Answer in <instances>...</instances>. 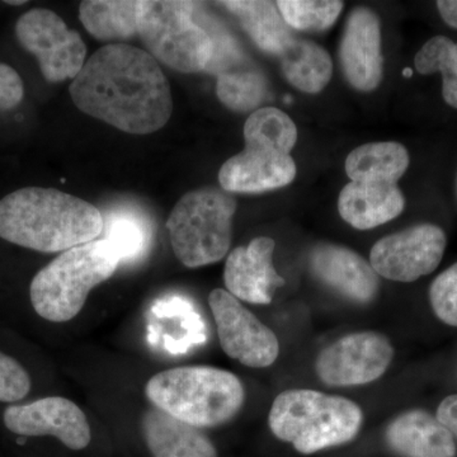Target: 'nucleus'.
I'll list each match as a JSON object with an SVG mask.
<instances>
[{
  "label": "nucleus",
  "mask_w": 457,
  "mask_h": 457,
  "mask_svg": "<svg viewBox=\"0 0 457 457\" xmlns=\"http://www.w3.org/2000/svg\"><path fill=\"white\" fill-rule=\"evenodd\" d=\"M69 93L82 112L128 134L161 130L173 112L170 82L158 62L126 44L96 51Z\"/></svg>",
  "instance_id": "f257e3e1"
},
{
  "label": "nucleus",
  "mask_w": 457,
  "mask_h": 457,
  "mask_svg": "<svg viewBox=\"0 0 457 457\" xmlns=\"http://www.w3.org/2000/svg\"><path fill=\"white\" fill-rule=\"evenodd\" d=\"M104 228L97 207L59 189L21 188L0 200V237L32 251L62 253L97 239Z\"/></svg>",
  "instance_id": "f03ea898"
},
{
  "label": "nucleus",
  "mask_w": 457,
  "mask_h": 457,
  "mask_svg": "<svg viewBox=\"0 0 457 457\" xmlns=\"http://www.w3.org/2000/svg\"><path fill=\"white\" fill-rule=\"evenodd\" d=\"M145 394L154 407L200 429L233 420L245 400L242 381L212 366L165 370L147 381Z\"/></svg>",
  "instance_id": "7ed1b4c3"
},
{
  "label": "nucleus",
  "mask_w": 457,
  "mask_h": 457,
  "mask_svg": "<svg viewBox=\"0 0 457 457\" xmlns=\"http://www.w3.org/2000/svg\"><path fill=\"white\" fill-rule=\"evenodd\" d=\"M356 403L308 389L286 390L270 411V431L303 455L347 444L362 426Z\"/></svg>",
  "instance_id": "20e7f679"
},
{
  "label": "nucleus",
  "mask_w": 457,
  "mask_h": 457,
  "mask_svg": "<svg viewBox=\"0 0 457 457\" xmlns=\"http://www.w3.org/2000/svg\"><path fill=\"white\" fill-rule=\"evenodd\" d=\"M119 255L106 239L62 252L38 270L29 286L35 312L54 323H65L82 312L90 291L116 272Z\"/></svg>",
  "instance_id": "39448f33"
},
{
  "label": "nucleus",
  "mask_w": 457,
  "mask_h": 457,
  "mask_svg": "<svg viewBox=\"0 0 457 457\" xmlns=\"http://www.w3.org/2000/svg\"><path fill=\"white\" fill-rule=\"evenodd\" d=\"M237 200L222 188H198L180 198L167 221L174 254L188 269L209 266L228 254Z\"/></svg>",
  "instance_id": "423d86ee"
},
{
  "label": "nucleus",
  "mask_w": 457,
  "mask_h": 457,
  "mask_svg": "<svg viewBox=\"0 0 457 457\" xmlns=\"http://www.w3.org/2000/svg\"><path fill=\"white\" fill-rule=\"evenodd\" d=\"M197 3L143 0L139 36L150 55L180 73L206 71L212 56L209 32L195 18Z\"/></svg>",
  "instance_id": "0eeeda50"
},
{
  "label": "nucleus",
  "mask_w": 457,
  "mask_h": 457,
  "mask_svg": "<svg viewBox=\"0 0 457 457\" xmlns=\"http://www.w3.org/2000/svg\"><path fill=\"white\" fill-rule=\"evenodd\" d=\"M16 35L23 49L37 59L41 73L49 83L74 79L86 64L83 38L49 9L35 8L21 16Z\"/></svg>",
  "instance_id": "6e6552de"
},
{
  "label": "nucleus",
  "mask_w": 457,
  "mask_h": 457,
  "mask_svg": "<svg viewBox=\"0 0 457 457\" xmlns=\"http://www.w3.org/2000/svg\"><path fill=\"white\" fill-rule=\"evenodd\" d=\"M209 305L218 328L222 351L230 359L252 369L273 365L279 354L275 332L233 295L216 288L209 295Z\"/></svg>",
  "instance_id": "1a4fd4ad"
},
{
  "label": "nucleus",
  "mask_w": 457,
  "mask_h": 457,
  "mask_svg": "<svg viewBox=\"0 0 457 457\" xmlns=\"http://www.w3.org/2000/svg\"><path fill=\"white\" fill-rule=\"evenodd\" d=\"M446 236L433 224H420L378 240L370 264L381 278L413 282L437 269L446 249Z\"/></svg>",
  "instance_id": "9d476101"
},
{
  "label": "nucleus",
  "mask_w": 457,
  "mask_h": 457,
  "mask_svg": "<svg viewBox=\"0 0 457 457\" xmlns=\"http://www.w3.org/2000/svg\"><path fill=\"white\" fill-rule=\"evenodd\" d=\"M394 357L392 343L375 332L345 336L319 353L315 371L329 386H354L378 380Z\"/></svg>",
  "instance_id": "9b49d317"
},
{
  "label": "nucleus",
  "mask_w": 457,
  "mask_h": 457,
  "mask_svg": "<svg viewBox=\"0 0 457 457\" xmlns=\"http://www.w3.org/2000/svg\"><path fill=\"white\" fill-rule=\"evenodd\" d=\"M3 420L9 431L18 436H53L71 450H84L92 440L89 422L82 409L62 396H49L29 404L11 405L5 409Z\"/></svg>",
  "instance_id": "f8f14e48"
},
{
  "label": "nucleus",
  "mask_w": 457,
  "mask_h": 457,
  "mask_svg": "<svg viewBox=\"0 0 457 457\" xmlns=\"http://www.w3.org/2000/svg\"><path fill=\"white\" fill-rule=\"evenodd\" d=\"M343 74L354 89L371 92L383 80L381 26L371 9L359 7L348 16L339 46Z\"/></svg>",
  "instance_id": "ddd939ff"
},
{
  "label": "nucleus",
  "mask_w": 457,
  "mask_h": 457,
  "mask_svg": "<svg viewBox=\"0 0 457 457\" xmlns=\"http://www.w3.org/2000/svg\"><path fill=\"white\" fill-rule=\"evenodd\" d=\"M275 240L255 237L246 246H237L225 263L227 291L245 303L267 305L273 293L285 285V279L273 266Z\"/></svg>",
  "instance_id": "4468645a"
},
{
  "label": "nucleus",
  "mask_w": 457,
  "mask_h": 457,
  "mask_svg": "<svg viewBox=\"0 0 457 457\" xmlns=\"http://www.w3.org/2000/svg\"><path fill=\"white\" fill-rule=\"evenodd\" d=\"M296 177L291 155L258 146H245L219 171L221 188L228 194H263L290 185Z\"/></svg>",
  "instance_id": "2eb2a0df"
},
{
  "label": "nucleus",
  "mask_w": 457,
  "mask_h": 457,
  "mask_svg": "<svg viewBox=\"0 0 457 457\" xmlns=\"http://www.w3.org/2000/svg\"><path fill=\"white\" fill-rule=\"evenodd\" d=\"M309 262L315 278L353 302L370 303L378 294V273L350 248L323 243L312 249Z\"/></svg>",
  "instance_id": "dca6fc26"
},
{
  "label": "nucleus",
  "mask_w": 457,
  "mask_h": 457,
  "mask_svg": "<svg viewBox=\"0 0 457 457\" xmlns=\"http://www.w3.org/2000/svg\"><path fill=\"white\" fill-rule=\"evenodd\" d=\"M405 198L395 183L351 182L338 198L343 220L359 230H370L398 218Z\"/></svg>",
  "instance_id": "f3484780"
},
{
  "label": "nucleus",
  "mask_w": 457,
  "mask_h": 457,
  "mask_svg": "<svg viewBox=\"0 0 457 457\" xmlns=\"http://www.w3.org/2000/svg\"><path fill=\"white\" fill-rule=\"evenodd\" d=\"M141 431L153 457H218L212 440L200 428L159 408L143 414Z\"/></svg>",
  "instance_id": "a211bd4d"
},
{
  "label": "nucleus",
  "mask_w": 457,
  "mask_h": 457,
  "mask_svg": "<svg viewBox=\"0 0 457 457\" xmlns=\"http://www.w3.org/2000/svg\"><path fill=\"white\" fill-rule=\"evenodd\" d=\"M387 445L404 457H455L453 435L423 411L400 414L386 429Z\"/></svg>",
  "instance_id": "6ab92c4d"
},
{
  "label": "nucleus",
  "mask_w": 457,
  "mask_h": 457,
  "mask_svg": "<svg viewBox=\"0 0 457 457\" xmlns=\"http://www.w3.org/2000/svg\"><path fill=\"white\" fill-rule=\"evenodd\" d=\"M239 20L249 37L264 53L281 56L294 41L291 27L273 2H221Z\"/></svg>",
  "instance_id": "aec40b11"
},
{
  "label": "nucleus",
  "mask_w": 457,
  "mask_h": 457,
  "mask_svg": "<svg viewBox=\"0 0 457 457\" xmlns=\"http://www.w3.org/2000/svg\"><path fill=\"white\" fill-rule=\"evenodd\" d=\"M140 0H84L79 20L99 41H126L139 36Z\"/></svg>",
  "instance_id": "412c9836"
},
{
  "label": "nucleus",
  "mask_w": 457,
  "mask_h": 457,
  "mask_svg": "<svg viewBox=\"0 0 457 457\" xmlns=\"http://www.w3.org/2000/svg\"><path fill=\"white\" fill-rule=\"evenodd\" d=\"M345 173L352 182L398 183L409 167L407 147L395 141L365 144L345 159Z\"/></svg>",
  "instance_id": "4be33fe9"
},
{
  "label": "nucleus",
  "mask_w": 457,
  "mask_h": 457,
  "mask_svg": "<svg viewBox=\"0 0 457 457\" xmlns=\"http://www.w3.org/2000/svg\"><path fill=\"white\" fill-rule=\"evenodd\" d=\"M279 59L286 79L302 92L315 95L332 79V57L311 40L295 37Z\"/></svg>",
  "instance_id": "5701e85b"
},
{
  "label": "nucleus",
  "mask_w": 457,
  "mask_h": 457,
  "mask_svg": "<svg viewBox=\"0 0 457 457\" xmlns=\"http://www.w3.org/2000/svg\"><path fill=\"white\" fill-rule=\"evenodd\" d=\"M267 92L266 77L249 60L218 75L216 95L225 107L236 112H248L260 107Z\"/></svg>",
  "instance_id": "b1692460"
},
{
  "label": "nucleus",
  "mask_w": 457,
  "mask_h": 457,
  "mask_svg": "<svg viewBox=\"0 0 457 457\" xmlns=\"http://www.w3.org/2000/svg\"><path fill=\"white\" fill-rule=\"evenodd\" d=\"M245 146L264 147L290 155L296 145V125L278 108H258L245 121Z\"/></svg>",
  "instance_id": "393cba45"
},
{
  "label": "nucleus",
  "mask_w": 457,
  "mask_h": 457,
  "mask_svg": "<svg viewBox=\"0 0 457 457\" xmlns=\"http://www.w3.org/2000/svg\"><path fill=\"white\" fill-rule=\"evenodd\" d=\"M418 73L442 74V95L457 110V44L445 36H436L423 45L414 57Z\"/></svg>",
  "instance_id": "a878e982"
},
{
  "label": "nucleus",
  "mask_w": 457,
  "mask_h": 457,
  "mask_svg": "<svg viewBox=\"0 0 457 457\" xmlns=\"http://www.w3.org/2000/svg\"><path fill=\"white\" fill-rule=\"evenodd\" d=\"M276 5L288 27L297 31L312 32L330 29L343 9V2L336 0H279L276 2Z\"/></svg>",
  "instance_id": "bb28decb"
},
{
  "label": "nucleus",
  "mask_w": 457,
  "mask_h": 457,
  "mask_svg": "<svg viewBox=\"0 0 457 457\" xmlns=\"http://www.w3.org/2000/svg\"><path fill=\"white\" fill-rule=\"evenodd\" d=\"M104 237L112 246L120 261H131L139 257L146 243V231L143 222L126 213H117L104 221Z\"/></svg>",
  "instance_id": "cd10ccee"
},
{
  "label": "nucleus",
  "mask_w": 457,
  "mask_h": 457,
  "mask_svg": "<svg viewBox=\"0 0 457 457\" xmlns=\"http://www.w3.org/2000/svg\"><path fill=\"white\" fill-rule=\"evenodd\" d=\"M429 300L440 320L447 326L457 327V263L432 282Z\"/></svg>",
  "instance_id": "c85d7f7f"
},
{
  "label": "nucleus",
  "mask_w": 457,
  "mask_h": 457,
  "mask_svg": "<svg viewBox=\"0 0 457 457\" xmlns=\"http://www.w3.org/2000/svg\"><path fill=\"white\" fill-rule=\"evenodd\" d=\"M31 390V378L13 357L0 352V402L14 403Z\"/></svg>",
  "instance_id": "c756f323"
},
{
  "label": "nucleus",
  "mask_w": 457,
  "mask_h": 457,
  "mask_svg": "<svg viewBox=\"0 0 457 457\" xmlns=\"http://www.w3.org/2000/svg\"><path fill=\"white\" fill-rule=\"evenodd\" d=\"M25 88L20 74L12 66L0 64V111L12 110L22 102Z\"/></svg>",
  "instance_id": "7c9ffc66"
},
{
  "label": "nucleus",
  "mask_w": 457,
  "mask_h": 457,
  "mask_svg": "<svg viewBox=\"0 0 457 457\" xmlns=\"http://www.w3.org/2000/svg\"><path fill=\"white\" fill-rule=\"evenodd\" d=\"M436 418L446 427L453 437L457 438V395H450L442 400Z\"/></svg>",
  "instance_id": "2f4dec72"
},
{
  "label": "nucleus",
  "mask_w": 457,
  "mask_h": 457,
  "mask_svg": "<svg viewBox=\"0 0 457 457\" xmlns=\"http://www.w3.org/2000/svg\"><path fill=\"white\" fill-rule=\"evenodd\" d=\"M437 8L445 22L457 29V0H440Z\"/></svg>",
  "instance_id": "473e14b6"
},
{
  "label": "nucleus",
  "mask_w": 457,
  "mask_h": 457,
  "mask_svg": "<svg viewBox=\"0 0 457 457\" xmlns=\"http://www.w3.org/2000/svg\"><path fill=\"white\" fill-rule=\"evenodd\" d=\"M7 4L9 5H22V4H26V2L25 0H17V2H12V0H7Z\"/></svg>",
  "instance_id": "72a5a7b5"
},
{
  "label": "nucleus",
  "mask_w": 457,
  "mask_h": 457,
  "mask_svg": "<svg viewBox=\"0 0 457 457\" xmlns=\"http://www.w3.org/2000/svg\"><path fill=\"white\" fill-rule=\"evenodd\" d=\"M404 75H408V77H411V69H407V71H404Z\"/></svg>",
  "instance_id": "f704fd0d"
},
{
  "label": "nucleus",
  "mask_w": 457,
  "mask_h": 457,
  "mask_svg": "<svg viewBox=\"0 0 457 457\" xmlns=\"http://www.w3.org/2000/svg\"><path fill=\"white\" fill-rule=\"evenodd\" d=\"M456 194H457V177H456Z\"/></svg>",
  "instance_id": "c9c22d12"
}]
</instances>
